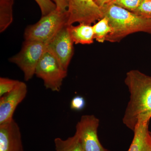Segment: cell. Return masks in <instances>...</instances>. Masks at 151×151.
Segmentation results:
<instances>
[{
	"label": "cell",
	"mask_w": 151,
	"mask_h": 151,
	"mask_svg": "<svg viewBox=\"0 0 151 151\" xmlns=\"http://www.w3.org/2000/svg\"><path fill=\"white\" fill-rule=\"evenodd\" d=\"M125 83L130 96L123 122L134 131L138 124L149 123L151 118V76L131 70L126 74Z\"/></svg>",
	"instance_id": "obj_1"
},
{
	"label": "cell",
	"mask_w": 151,
	"mask_h": 151,
	"mask_svg": "<svg viewBox=\"0 0 151 151\" xmlns=\"http://www.w3.org/2000/svg\"><path fill=\"white\" fill-rule=\"evenodd\" d=\"M101 9L103 17L108 18L112 29L106 41L119 42L127 36L135 32L151 34V19L142 17L112 3H109Z\"/></svg>",
	"instance_id": "obj_2"
},
{
	"label": "cell",
	"mask_w": 151,
	"mask_h": 151,
	"mask_svg": "<svg viewBox=\"0 0 151 151\" xmlns=\"http://www.w3.org/2000/svg\"><path fill=\"white\" fill-rule=\"evenodd\" d=\"M68 14L57 8L25 30V40L40 42L47 45L64 26L67 25Z\"/></svg>",
	"instance_id": "obj_3"
},
{
	"label": "cell",
	"mask_w": 151,
	"mask_h": 151,
	"mask_svg": "<svg viewBox=\"0 0 151 151\" xmlns=\"http://www.w3.org/2000/svg\"><path fill=\"white\" fill-rule=\"evenodd\" d=\"M47 49V45L40 42L25 40L18 53L9 59L23 72L25 81H28L35 75L36 68L44 53Z\"/></svg>",
	"instance_id": "obj_4"
},
{
	"label": "cell",
	"mask_w": 151,
	"mask_h": 151,
	"mask_svg": "<svg viewBox=\"0 0 151 151\" xmlns=\"http://www.w3.org/2000/svg\"><path fill=\"white\" fill-rule=\"evenodd\" d=\"M67 74V71L47 49L39 61L35 72V75L43 80L45 88L53 92H59Z\"/></svg>",
	"instance_id": "obj_5"
},
{
	"label": "cell",
	"mask_w": 151,
	"mask_h": 151,
	"mask_svg": "<svg viewBox=\"0 0 151 151\" xmlns=\"http://www.w3.org/2000/svg\"><path fill=\"white\" fill-rule=\"evenodd\" d=\"M67 12L68 26L76 22L91 24L103 17L94 0H68Z\"/></svg>",
	"instance_id": "obj_6"
},
{
	"label": "cell",
	"mask_w": 151,
	"mask_h": 151,
	"mask_svg": "<svg viewBox=\"0 0 151 151\" xmlns=\"http://www.w3.org/2000/svg\"><path fill=\"white\" fill-rule=\"evenodd\" d=\"M100 120L93 115L81 116L76 124L75 134L78 136L85 151H108L103 147L98 136Z\"/></svg>",
	"instance_id": "obj_7"
},
{
	"label": "cell",
	"mask_w": 151,
	"mask_h": 151,
	"mask_svg": "<svg viewBox=\"0 0 151 151\" xmlns=\"http://www.w3.org/2000/svg\"><path fill=\"white\" fill-rule=\"evenodd\" d=\"M68 26H64L47 44V50L55 57L63 69L67 71L73 55L74 43Z\"/></svg>",
	"instance_id": "obj_8"
},
{
	"label": "cell",
	"mask_w": 151,
	"mask_h": 151,
	"mask_svg": "<svg viewBox=\"0 0 151 151\" xmlns=\"http://www.w3.org/2000/svg\"><path fill=\"white\" fill-rule=\"evenodd\" d=\"M27 86L20 81L12 90L0 98V124L10 122L18 105L24 99Z\"/></svg>",
	"instance_id": "obj_9"
},
{
	"label": "cell",
	"mask_w": 151,
	"mask_h": 151,
	"mask_svg": "<svg viewBox=\"0 0 151 151\" xmlns=\"http://www.w3.org/2000/svg\"><path fill=\"white\" fill-rule=\"evenodd\" d=\"M0 151H24L20 129L14 119L0 124Z\"/></svg>",
	"instance_id": "obj_10"
},
{
	"label": "cell",
	"mask_w": 151,
	"mask_h": 151,
	"mask_svg": "<svg viewBox=\"0 0 151 151\" xmlns=\"http://www.w3.org/2000/svg\"><path fill=\"white\" fill-rule=\"evenodd\" d=\"M149 123L138 124L134 130V137L128 151H151V137Z\"/></svg>",
	"instance_id": "obj_11"
},
{
	"label": "cell",
	"mask_w": 151,
	"mask_h": 151,
	"mask_svg": "<svg viewBox=\"0 0 151 151\" xmlns=\"http://www.w3.org/2000/svg\"><path fill=\"white\" fill-rule=\"evenodd\" d=\"M70 37L76 44H91L94 42V34L91 24L79 23L77 26H68Z\"/></svg>",
	"instance_id": "obj_12"
},
{
	"label": "cell",
	"mask_w": 151,
	"mask_h": 151,
	"mask_svg": "<svg viewBox=\"0 0 151 151\" xmlns=\"http://www.w3.org/2000/svg\"><path fill=\"white\" fill-rule=\"evenodd\" d=\"M14 0H0V32L4 31L13 20V5Z\"/></svg>",
	"instance_id": "obj_13"
},
{
	"label": "cell",
	"mask_w": 151,
	"mask_h": 151,
	"mask_svg": "<svg viewBox=\"0 0 151 151\" xmlns=\"http://www.w3.org/2000/svg\"><path fill=\"white\" fill-rule=\"evenodd\" d=\"M54 144L56 151H85L81 141L76 134L73 137L65 140L55 138Z\"/></svg>",
	"instance_id": "obj_14"
},
{
	"label": "cell",
	"mask_w": 151,
	"mask_h": 151,
	"mask_svg": "<svg viewBox=\"0 0 151 151\" xmlns=\"http://www.w3.org/2000/svg\"><path fill=\"white\" fill-rule=\"evenodd\" d=\"M93 27L94 39L100 43L106 41V37L112 31V27L107 17H104L95 23Z\"/></svg>",
	"instance_id": "obj_15"
},
{
	"label": "cell",
	"mask_w": 151,
	"mask_h": 151,
	"mask_svg": "<svg viewBox=\"0 0 151 151\" xmlns=\"http://www.w3.org/2000/svg\"><path fill=\"white\" fill-rule=\"evenodd\" d=\"M142 0H112L111 3L121 7L134 12L139 6Z\"/></svg>",
	"instance_id": "obj_16"
},
{
	"label": "cell",
	"mask_w": 151,
	"mask_h": 151,
	"mask_svg": "<svg viewBox=\"0 0 151 151\" xmlns=\"http://www.w3.org/2000/svg\"><path fill=\"white\" fill-rule=\"evenodd\" d=\"M19 81L4 77L0 78V97L11 92Z\"/></svg>",
	"instance_id": "obj_17"
},
{
	"label": "cell",
	"mask_w": 151,
	"mask_h": 151,
	"mask_svg": "<svg viewBox=\"0 0 151 151\" xmlns=\"http://www.w3.org/2000/svg\"><path fill=\"white\" fill-rule=\"evenodd\" d=\"M133 12L142 17L151 19V0H142L139 6Z\"/></svg>",
	"instance_id": "obj_18"
},
{
	"label": "cell",
	"mask_w": 151,
	"mask_h": 151,
	"mask_svg": "<svg viewBox=\"0 0 151 151\" xmlns=\"http://www.w3.org/2000/svg\"><path fill=\"white\" fill-rule=\"evenodd\" d=\"M38 4L41 11L42 17L45 16L57 8L56 5L51 0H35Z\"/></svg>",
	"instance_id": "obj_19"
},
{
	"label": "cell",
	"mask_w": 151,
	"mask_h": 151,
	"mask_svg": "<svg viewBox=\"0 0 151 151\" xmlns=\"http://www.w3.org/2000/svg\"><path fill=\"white\" fill-rule=\"evenodd\" d=\"M86 105V102L84 97L80 96L73 97L70 102V108L76 111L83 110Z\"/></svg>",
	"instance_id": "obj_20"
},
{
	"label": "cell",
	"mask_w": 151,
	"mask_h": 151,
	"mask_svg": "<svg viewBox=\"0 0 151 151\" xmlns=\"http://www.w3.org/2000/svg\"><path fill=\"white\" fill-rule=\"evenodd\" d=\"M57 8L63 12H67L68 8V0H53Z\"/></svg>",
	"instance_id": "obj_21"
},
{
	"label": "cell",
	"mask_w": 151,
	"mask_h": 151,
	"mask_svg": "<svg viewBox=\"0 0 151 151\" xmlns=\"http://www.w3.org/2000/svg\"><path fill=\"white\" fill-rule=\"evenodd\" d=\"M112 1V0H94V1L96 3V4L100 7V8L111 3Z\"/></svg>",
	"instance_id": "obj_22"
},
{
	"label": "cell",
	"mask_w": 151,
	"mask_h": 151,
	"mask_svg": "<svg viewBox=\"0 0 151 151\" xmlns=\"http://www.w3.org/2000/svg\"><path fill=\"white\" fill-rule=\"evenodd\" d=\"M150 135H151V133L150 132Z\"/></svg>",
	"instance_id": "obj_23"
}]
</instances>
